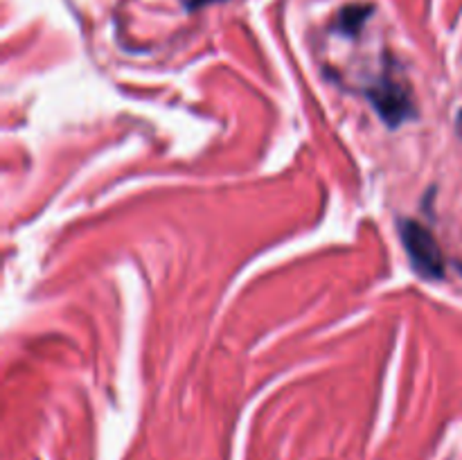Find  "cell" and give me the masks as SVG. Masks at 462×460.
<instances>
[{
	"mask_svg": "<svg viewBox=\"0 0 462 460\" xmlns=\"http://www.w3.org/2000/svg\"><path fill=\"white\" fill-rule=\"evenodd\" d=\"M368 7H347L341 12V30L346 32V34H355V32L361 30V25H364V21L368 18Z\"/></svg>",
	"mask_w": 462,
	"mask_h": 460,
	"instance_id": "3957f363",
	"label": "cell"
},
{
	"mask_svg": "<svg viewBox=\"0 0 462 460\" xmlns=\"http://www.w3.org/2000/svg\"><path fill=\"white\" fill-rule=\"evenodd\" d=\"M368 97L388 126H400L415 115L409 90L393 77H383L379 84H374Z\"/></svg>",
	"mask_w": 462,
	"mask_h": 460,
	"instance_id": "7a4b0ae2",
	"label": "cell"
},
{
	"mask_svg": "<svg viewBox=\"0 0 462 460\" xmlns=\"http://www.w3.org/2000/svg\"><path fill=\"white\" fill-rule=\"evenodd\" d=\"M215 3V0H189V7H203V5H210Z\"/></svg>",
	"mask_w": 462,
	"mask_h": 460,
	"instance_id": "277c9868",
	"label": "cell"
},
{
	"mask_svg": "<svg viewBox=\"0 0 462 460\" xmlns=\"http://www.w3.org/2000/svg\"><path fill=\"white\" fill-rule=\"evenodd\" d=\"M458 131L462 133V111L458 113Z\"/></svg>",
	"mask_w": 462,
	"mask_h": 460,
	"instance_id": "5b68a950",
	"label": "cell"
},
{
	"mask_svg": "<svg viewBox=\"0 0 462 460\" xmlns=\"http://www.w3.org/2000/svg\"><path fill=\"white\" fill-rule=\"evenodd\" d=\"M400 239L415 273L427 280H440L445 275V255L427 225L415 219H402Z\"/></svg>",
	"mask_w": 462,
	"mask_h": 460,
	"instance_id": "6da1fadb",
	"label": "cell"
}]
</instances>
